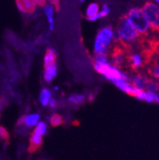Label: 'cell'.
<instances>
[{"label":"cell","mask_w":159,"mask_h":160,"mask_svg":"<svg viewBox=\"0 0 159 160\" xmlns=\"http://www.w3.org/2000/svg\"><path fill=\"white\" fill-rule=\"evenodd\" d=\"M144 14L152 31L159 33V6L152 1H148L142 7Z\"/></svg>","instance_id":"cell-5"},{"label":"cell","mask_w":159,"mask_h":160,"mask_svg":"<svg viewBox=\"0 0 159 160\" xmlns=\"http://www.w3.org/2000/svg\"><path fill=\"white\" fill-rule=\"evenodd\" d=\"M51 97H52V93L47 88H43L42 90L40 93V97H39V100H40L41 104L43 106H46L49 104V101L50 100Z\"/></svg>","instance_id":"cell-15"},{"label":"cell","mask_w":159,"mask_h":160,"mask_svg":"<svg viewBox=\"0 0 159 160\" xmlns=\"http://www.w3.org/2000/svg\"><path fill=\"white\" fill-rule=\"evenodd\" d=\"M144 1H147V2H148V1H151V0H144Z\"/></svg>","instance_id":"cell-28"},{"label":"cell","mask_w":159,"mask_h":160,"mask_svg":"<svg viewBox=\"0 0 159 160\" xmlns=\"http://www.w3.org/2000/svg\"><path fill=\"white\" fill-rule=\"evenodd\" d=\"M57 55L56 51L53 49H48L46 56L44 58V65L45 68L52 65H56Z\"/></svg>","instance_id":"cell-10"},{"label":"cell","mask_w":159,"mask_h":160,"mask_svg":"<svg viewBox=\"0 0 159 160\" xmlns=\"http://www.w3.org/2000/svg\"><path fill=\"white\" fill-rule=\"evenodd\" d=\"M46 131H47V126H46V123L44 122H40L37 124V127L35 128L33 133L38 135V136H43L46 133Z\"/></svg>","instance_id":"cell-20"},{"label":"cell","mask_w":159,"mask_h":160,"mask_svg":"<svg viewBox=\"0 0 159 160\" xmlns=\"http://www.w3.org/2000/svg\"><path fill=\"white\" fill-rule=\"evenodd\" d=\"M63 123V118H62V116L61 115L56 113V114H53L51 116L50 123L52 127H57V126H60V125H61Z\"/></svg>","instance_id":"cell-21"},{"label":"cell","mask_w":159,"mask_h":160,"mask_svg":"<svg viewBox=\"0 0 159 160\" xmlns=\"http://www.w3.org/2000/svg\"><path fill=\"white\" fill-rule=\"evenodd\" d=\"M17 1L21 2L26 13H32L35 11L36 4L33 0H17Z\"/></svg>","instance_id":"cell-16"},{"label":"cell","mask_w":159,"mask_h":160,"mask_svg":"<svg viewBox=\"0 0 159 160\" xmlns=\"http://www.w3.org/2000/svg\"><path fill=\"white\" fill-rule=\"evenodd\" d=\"M33 1L36 5L42 6V7H44L46 4V0H33Z\"/></svg>","instance_id":"cell-24"},{"label":"cell","mask_w":159,"mask_h":160,"mask_svg":"<svg viewBox=\"0 0 159 160\" xmlns=\"http://www.w3.org/2000/svg\"><path fill=\"white\" fill-rule=\"evenodd\" d=\"M68 101L75 104H81L84 103L86 100L85 96L83 94H76L68 97Z\"/></svg>","instance_id":"cell-19"},{"label":"cell","mask_w":159,"mask_h":160,"mask_svg":"<svg viewBox=\"0 0 159 160\" xmlns=\"http://www.w3.org/2000/svg\"><path fill=\"white\" fill-rule=\"evenodd\" d=\"M0 138H2L4 140H8L10 138V135H9L8 132L5 128L0 126Z\"/></svg>","instance_id":"cell-23"},{"label":"cell","mask_w":159,"mask_h":160,"mask_svg":"<svg viewBox=\"0 0 159 160\" xmlns=\"http://www.w3.org/2000/svg\"><path fill=\"white\" fill-rule=\"evenodd\" d=\"M49 104V107L52 108H56L57 101L54 100V99H50V100L49 101V104Z\"/></svg>","instance_id":"cell-26"},{"label":"cell","mask_w":159,"mask_h":160,"mask_svg":"<svg viewBox=\"0 0 159 160\" xmlns=\"http://www.w3.org/2000/svg\"><path fill=\"white\" fill-rule=\"evenodd\" d=\"M94 63H107V55L96 54L94 58Z\"/></svg>","instance_id":"cell-22"},{"label":"cell","mask_w":159,"mask_h":160,"mask_svg":"<svg viewBox=\"0 0 159 160\" xmlns=\"http://www.w3.org/2000/svg\"><path fill=\"white\" fill-rule=\"evenodd\" d=\"M80 1H81V2H84V1H85V0H80Z\"/></svg>","instance_id":"cell-27"},{"label":"cell","mask_w":159,"mask_h":160,"mask_svg":"<svg viewBox=\"0 0 159 160\" xmlns=\"http://www.w3.org/2000/svg\"><path fill=\"white\" fill-rule=\"evenodd\" d=\"M131 82L132 84L131 85H133L134 87H135L136 88L140 90H144L146 89V86H147V83L148 81L149 78L147 77H146L145 75L141 73H138L136 75L133 76L132 78H131Z\"/></svg>","instance_id":"cell-7"},{"label":"cell","mask_w":159,"mask_h":160,"mask_svg":"<svg viewBox=\"0 0 159 160\" xmlns=\"http://www.w3.org/2000/svg\"><path fill=\"white\" fill-rule=\"evenodd\" d=\"M57 74V69L56 65H52L45 68V72H44V78L46 82H51L52 79L56 78Z\"/></svg>","instance_id":"cell-11"},{"label":"cell","mask_w":159,"mask_h":160,"mask_svg":"<svg viewBox=\"0 0 159 160\" xmlns=\"http://www.w3.org/2000/svg\"><path fill=\"white\" fill-rule=\"evenodd\" d=\"M99 11H100V7H99L98 4L96 2H92L87 6V9H86V18L90 20L98 14Z\"/></svg>","instance_id":"cell-12"},{"label":"cell","mask_w":159,"mask_h":160,"mask_svg":"<svg viewBox=\"0 0 159 160\" xmlns=\"http://www.w3.org/2000/svg\"><path fill=\"white\" fill-rule=\"evenodd\" d=\"M146 89H147V91L151 92L153 93H156L157 92H159V81H155V80L149 79L147 83Z\"/></svg>","instance_id":"cell-17"},{"label":"cell","mask_w":159,"mask_h":160,"mask_svg":"<svg viewBox=\"0 0 159 160\" xmlns=\"http://www.w3.org/2000/svg\"><path fill=\"white\" fill-rule=\"evenodd\" d=\"M127 18H129L134 28L141 36H147L150 30V24L144 14L142 8L134 7L128 11Z\"/></svg>","instance_id":"cell-2"},{"label":"cell","mask_w":159,"mask_h":160,"mask_svg":"<svg viewBox=\"0 0 159 160\" xmlns=\"http://www.w3.org/2000/svg\"><path fill=\"white\" fill-rule=\"evenodd\" d=\"M113 30L111 27H103L97 33L94 44L96 54L107 55L113 39Z\"/></svg>","instance_id":"cell-3"},{"label":"cell","mask_w":159,"mask_h":160,"mask_svg":"<svg viewBox=\"0 0 159 160\" xmlns=\"http://www.w3.org/2000/svg\"><path fill=\"white\" fill-rule=\"evenodd\" d=\"M40 116L38 114H31L29 116H26L24 120V123L26 127H33L38 123Z\"/></svg>","instance_id":"cell-14"},{"label":"cell","mask_w":159,"mask_h":160,"mask_svg":"<svg viewBox=\"0 0 159 160\" xmlns=\"http://www.w3.org/2000/svg\"><path fill=\"white\" fill-rule=\"evenodd\" d=\"M55 7L52 4L49 3L46 4L44 6V11H45V14L46 15V18H47L48 22L49 24V30H53V14H54V11Z\"/></svg>","instance_id":"cell-9"},{"label":"cell","mask_w":159,"mask_h":160,"mask_svg":"<svg viewBox=\"0 0 159 160\" xmlns=\"http://www.w3.org/2000/svg\"><path fill=\"white\" fill-rule=\"evenodd\" d=\"M135 97L139 100H144V101H147L148 103H153L157 101L158 96L156 93L151 92L139 89Z\"/></svg>","instance_id":"cell-8"},{"label":"cell","mask_w":159,"mask_h":160,"mask_svg":"<svg viewBox=\"0 0 159 160\" xmlns=\"http://www.w3.org/2000/svg\"><path fill=\"white\" fill-rule=\"evenodd\" d=\"M148 74L159 81V62H154L147 69Z\"/></svg>","instance_id":"cell-13"},{"label":"cell","mask_w":159,"mask_h":160,"mask_svg":"<svg viewBox=\"0 0 159 160\" xmlns=\"http://www.w3.org/2000/svg\"><path fill=\"white\" fill-rule=\"evenodd\" d=\"M94 68L99 73L103 75L106 78L112 82L116 83L119 80L129 81L130 78L125 73H122L119 69L115 66H111L107 63H94Z\"/></svg>","instance_id":"cell-4"},{"label":"cell","mask_w":159,"mask_h":160,"mask_svg":"<svg viewBox=\"0 0 159 160\" xmlns=\"http://www.w3.org/2000/svg\"><path fill=\"white\" fill-rule=\"evenodd\" d=\"M109 13H110V7H109L107 4H103V7H102V8H101V10L99 11L98 14H96L95 17H93L92 18H91L89 21L95 22V21H96V20L100 19V18H104V17H106V16H107Z\"/></svg>","instance_id":"cell-18"},{"label":"cell","mask_w":159,"mask_h":160,"mask_svg":"<svg viewBox=\"0 0 159 160\" xmlns=\"http://www.w3.org/2000/svg\"><path fill=\"white\" fill-rule=\"evenodd\" d=\"M119 38L121 40L125 43L134 42L137 40H141L142 36H141L138 32L136 31L131 22H130L127 16H122L119 19V23L117 26V31Z\"/></svg>","instance_id":"cell-1"},{"label":"cell","mask_w":159,"mask_h":160,"mask_svg":"<svg viewBox=\"0 0 159 160\" xmlns=\"http://www.w3.org/2000/svg\"><path fill=\"white\" fill-rule=\"evenodd\" d=\"M115 85L119 88V89L122 90V92H124L126 93H127L128 95H131L132 97H136L137 93H138V88H136L135 87H134L133 85L128 83V81H125L123 80H119V81H116L115 83Z\"/></svg>","instance_id":"cell-6"},{"label":"cell","mask_w":159,"mask_h":160,"mask_svg":"<svg viewBox=\"0 0 159 160\" xmlns=\"http://www.w3.org/2000/svg\"><path fill=\"white\" fill-rule=\"evenodd\" d=\"M59 1L60 0H50L51 4H52V5L54 6L55 9H56L57 11L59 10Z\"/></svg>","instance_id":"cell-25"}]
</instances>
